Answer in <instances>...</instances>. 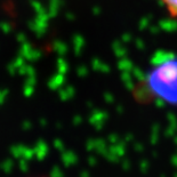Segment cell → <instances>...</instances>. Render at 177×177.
Segmentation results:
<instances>
[{
    "mask_svg": "<svg viewBox=\"0 0 177 177\" xmlns=\"http://www.w3.org/2000/svg\"><path fill=\"white\" fill-rule=\"evenodd\" d=\"M136 93L137 97L177 106V57L154 61Z\"/></svg>",
    "mask_w": 177,
    "mask_h": 177,
    "instance_id": "cell-1",
    "label": "cell"
},
{
    "mask_svg": "<svg viewBox=\"0 0 177 177\" xmlns=\"http://www.w3.org/2000/svg\"><path fill=\"white\" fill-rule=\"evenodd\" d=\"M161 6L165 8L167 14L177 20V0H158Z\"/></svg>",
    "mask_w": 177,
    "mask_h": 177,
    "instance_id": "cell-2",
    "label": "cell"
}]
</instances>
